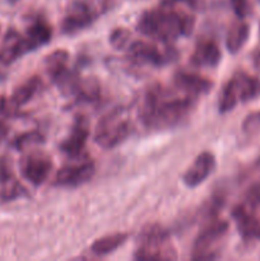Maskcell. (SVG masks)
Listing matches in <instances>:
<instances>
[{"label": "cell", "instance_id": "cell-1", "mask_svg": "<svg viewBox=\"0 0 260 261\" xmlns=\"http://www.w3.org/2000/svg\"><path fill=\"white\" fill-rule=\"evenodd\" d=\"M195 105L194 97L178 94L161 83H153L145 89L138 116L143 126L152 132L173 129L188 120Z\"/></svg>", "mask_w": 260, "mask_h": 261}, {"label": "cell", "instance_id": "cell-2", "mask_svg": "<svg viewBox=\"0 0 260 261\" xmlns=\"http://www.w3.org/2000/svg\"><path fill=\"white\" fill-rule=\"evenodd\" d=\"M193 10L195 9L184 3L162 0L157 8L145 10L140 15L137 31L143 36L168 45L177 38L191 35L195 24Z\"/></svg>", "mask_w": 260, "mask_h": 261}, {"label": "cell", "instance_id": "cell-3", "mask_svg": "<svg viewBox=\"0 0 260 261\" xmlns=\"http://www.w3.org/2000/svg\"><path fill=\"white\" fill-rule=\"evenodd\" d=\"M134 259L144 261L177 259V252L171 242L170 232L158 223H149L143 227L138 237Z\"/></svg>", "mask_w": 260, "mask_h": 261}, {"label": "cell", "instance_id": "cell-4", "mask_svg": "<svg viewBox=\"0 0 260 261\" xmlns=\"http://www.w3.org/2000/svg\"><path fill=\"white\" fill-rule=\"evenodd\" d=\"M133 124L126 117V109L116 107L101 117L94 132V143L103 149H114L133 133Z\"/></svg>", "mask_w": 260, "mask_h": 261}, {"label": "cell", "instance_id": "cell-5", "mask_svg": "<svg viewBox=\"0 0 260 261\" xmlns=\"http://www.w3.org/2000/svg\"><path fill=\"white\" fill-rule=\"evenodd\" d=\"M260 93V82L245 71H236L224 84L218 99V110L221 114L232 111L240 102L254 99Z\"/></svg>", "mask_w": 260, "mask_h": 261}, {"label": "cell", "instance_id": "cell-6", "mask_svg": "<svg viewBox=\"0 0 260 261\" xmlns=\"http://www.w3.org/2000/svg\"><path fill=\"white\" fill-rule=\"evenodd\" d=\"M101 14V7L92 0H75L69 5L61 20V33L66 36L76 35L93 24Z\"/></svg>", "mask_w": 260, "mask_h": 261}, {"label": "cell", "instance_id": "cell-7", "mask_svg": "<svg viewBox=\"0 0 260 261\" xmlns=\"http://www.w3.org/2000/svg\"><path fill=\"white\" fill-rule=\"evenodd\" d=\"M228 223L226 221L213 218L199 232L193 245L191 257L194 260H212L218 257V242L226 236Z\"/></svg>", "mask_w": 260, "mask_h": 261}, {"label": "cell", "instance_id": "cell-8", "mask_svg": "<svg viewBox=\"0 0 260 261\" xmlns=\"http://www.w3.org/2000/svg\"><path fill=\"white\" fill-rule=\"evenodd\" d=\"M127 55L134 63L160 68L176 59L177 53L173 48L161 50L154 43L147 41H133L127 46Z\"/></svg>", "mask_w": 260, "mask_h": 261}, {"label": "cell", "instance_id": "cell-9", "mask_svg": "<svg viewBox=\"0 0 260 261\" xmlns=\"http://www.w3.org/2000/svg\"><path fill=\"white\" fill-rule=\"evenodd\" d=\"M53 170V160L42 150H33L23 155L19 162L20 175L33 186H41Z\"/></svg>", "mask_w": 260, "mask_h": 261}, {"label": "cell", "instance_id": "cell-10", "mask_svg": "<svg viewBox=\"0 0 260 261\" xmlns=\"http://www.w3.org/2000/svg\"><path fill=\"white\" fill-rule=\"evenodd\" d=\"M96 172V166L92 161L86 160L75 165L61 167L54 178V185L59 188L74 189L91 181Z\"/></svg>", "mask_w": 260, "mask_h": 261}, {"label": "cell", "instance_id": "cell-11", "mask_svg": "<svg viewBox=\"0 0 260 261\" xmlns=\"http://www.w3.org/2000/svg\"><path fill=\"white\" fill-rule=\"evenodd\" d=\"M232 217L240 234L245 240H260V213L256 206L249 201L247 204H239L232 211Z\"/></svg>", "mask_w": 260, "mask_h": 261}, {"label": "cell", "instance_id": "cell-12", "mask_svg": "<svg viewBox=\"0 0 260 261\" xmlns=\"http://www.w3.org/2000/svg\"><path fill=\"white\" fill-rule=\"evenodd\" d=\"M89 138V124L86 117L78 116L71 126L68 137L59 144L61 152L69 158H81L86 143Z\"/></svg>", "mask_w": 260, "mask_h": 261}, {"label": "cell", "instance_id": "cell-13", "mask_svg": "<svg viewBox=\"0 0 260 261\" xmlns=\"http://www.w3.org/2000/svg\"><path fill=\"white\" fill-rule=\"evenodd\" d=\"M173 84L178 92L194 97V98L208 94L213 88V82L211 79L185 70L176 71L173 75Z\"/></svg>", "mask_w": 260, "mask_h": 261}, {"label": "cell", "instance_id": "cell-14", "mask_svg": "<svg viewBox=\"0 0 260 261\" xmlns=\"http://www.w3.org/2000/svg\"><path fill=\"white\" fill-rule=\"evenodd\" d=\"M214 168H216V157L213 153L201 152L183 175L184 185L189 189L198 188L211 176Z\"/></svg>", "mask_w": 260, "mask_h": 261}, {"label": "cell", "instance_id": "cell-15", "mask_svg": "<svg viewBox=\"0 0 260 261\" xmlns=\"http://www.w3.org/2000/svg\"><path fill=\"white\" fill-rule=\"evenodd\" d=\"M222 60V51L213 38L204 37L196 42L190 63L196 68H217Z\"/></svg>", "mask_w": 260, "mask_h": 261}, {"label": "cell", "instance_id": "cell-16", "mask_svg": "<svg viewBox=\"0 0 260 261\" xmlns=\"http://www.w3.org/2000/svg\"><path fill=\"white\" fill-rule=\"evenodd\" d=\"M28 53L31 51L24 35H20L18 31L13 30V28L5 33L2 47H0V63L9 65Z\"/></svg>", "mask_w": 260, "mask_h": 261}, {"label": "cell", "instance_id": "cell-17", "mask_svg": "<svg viewBox=\"0 0 260 261\" xmlns=\"http://www.w3.org/2000/svg\"><path fill=\"white\" fill-rule=\"evenodd\" d=\"M51 37H53V27L43 17H36L30 23L24 33V38L31 53L47 45L51 41Z\"/></svg>", "mask_w": 260, "mask_h": 261}, {"label": "cell", "instance_id": "cell-18", "mask_svg": "<svg viewBox=\"0 0 260 261\" xmlns=\"http://www.w3.org/2000/svg\"><path fill=\"white\" fill-rule=\"evenodd\" d=\"M78 103H94L101 99V84L96 76L79 78L71 92Z\"/></svg>", "mask_w": 260, "mask_h": 261}, {"label": "cell", "instance_id": "cell-19", "mask_svg": "<svg viewBox=\"0 0 260 261\" xmlns=\"http://www.w3.org/2000/svg\"><path fill=\"white\" fill-rule=\"evenodd\" d=\"M41 87H42V81H41L40 76L33 75L28 78L27 81L19 84L12 93V97L9 99L10 107L13 110H17L27 105L38 93Z\"/></svg>", "mask_w": 260, "mask_h": 261}, {"label": "cell", "instance_id": "cell-20", "mask_svg": "<svg viewBox=\"0 0 260 261\" xmlns=\"http://www.w3.org/2000/svg\"><path fill=\"white\" fill-rule=\"evenodd\" d=\"M129 239L126 232H116L96 240L91 246V252L96 256H106L125 244Z\"/></svg>", "mask_w": 260, "mask_h": 261}, {"label": "cell", "instance_id": "cell-21", "mask_svg": "<svg viewBox=\"0 0 260 261\" xmlns=\"http://www.w3.org/2000/svg\"><path fill=\"white\" fill-rule=\"evenodd\" d=\"M69 53L66 50H55L46 56L45 66L48 76L55 83L69 70Z\"/></svg>", "mask_w": 260, "mask_h": 261}, {"label": "cell", "instance_id": "cell-22", "mask_svg": "<svg viewBox=\"0 0 260 261\" xmlns=\"http://www.w3.org/2000/svg\"><path fill=\"white\" fill-rule=\"evenodd\" d=\"M250 27L245 22H236L229 27L226 36V47L229 54H237L249 40Z\"/></svg>", "mask_w": 260, "mask_h": 261}, {"label": "cell", "instance_id": "cell-23", "mask_svg": "<svg viewBox=\"0 0 260 261\" xmlns=\"http://www.w3.org/2000/svg\"><path fill=\"white\" fill-rule=\"evenodd\" d=\"M25 196H28L27 189L13 175L0 182V204L10 203Z\"/></svg>", "mask_w": 260, "mask_h": 261}, {"label": "cell", "instance_id": "cell-24", "mask_svg": "<svg viewBox=\"0 0 260 261\" xmlns=\"http://www.w3.org/2000/svg\"><path fill=\"white\" fill-rule=\"evenodd\" d=\"M43 143H45V137L37 130H32V132L23 133L15 137L12 142V147H14L17 150H24L25 148L43 144Z\"/></svg>", "mask_w": 260, "mask_h": 261}, {"label": "cell", "instance_id": "cell-25", "mask_svg": "<svg viewBox=\"0 0 260 261\" xmlns=\"http://www.w3.org/2000/svg\"><path fill=\"white\" fill-rule=\"evenodd\" d=\"M130 37H132V35L126 28L119 27L112 31L111 35H110V43H111L112 47L117 48V50H124L129 46Z\"/></svg>", "mask_w": 260, "mask_h": 261}, {"label": "cell", "instance_id": "cell-26", "mask_svg": "<svg viewBox=\"0 0 260 261\" xmlns=\"http://www.w3.org/2000/svg\"><path fill=\"white\" fill-rule=\"evenodd\" d=\"M229 2H231L235 14L240 19H244L251 13V4H250L249 0H229Z\"/></svg>", "mask_w": 260, "mask_h": 261}, {"label": "cell", "instance_id": "cell-27", "mask_svg": "<svg viewBox=\"0 0 260 261\" xmlns=\"http://www.w3.org/2000/svg\"><path fill=\"white\" fill-rule=\"evenodd\" d=\"M247 201L260 206V184H255L247 191Z\"/></svg>", "mask_w": 260, "mask_h": 261}, {"label": "cell", "instance_id": "cell-28", "mask_svg": "<svg viewBox=\"0 0 260 261\" xmlns=\"http://www.w3.org/2000/svg\"><path fill=\"white\" fill-rule=\"evenodd\" d=\"M260 124V114H251L246 117L244 122V130L245 132H252Z\"/></svg>", "mask_w": 260, "mask_h": 261}, {"label": "cell", "instance_id": "cell-29", "mask_svg": "<svg viewBox=\"0 0 260 261\" xmlns=\"http://www.w3.org/2000/svg\"><path fill=\"white\" fill-rule=\"evenodd\" d=\"M12 171H10V166L5 158H0V182L12 176Z\"/></svg>", "mask_w": 260, "mask_h": 261}, {"label": "cell", "instance_id": "cell-30", "mask_svg": "<svg viewBox=\"0 0 260 261\" xmlns=\"http://www.w3.org/2000/svg\"><path fill=\"white\" fill-rule=\"evenodd\" d=\"M8 134H9V126H8L4 120L0 119V143L7 139Z\"/></svg>", "mask_w": 260, "mask_h": 261}, {"label": "cell", "instance_id": "cell-31", "mask_svg": "<svg viewBox=\"0 0 260 261\" xmlns=\"http://www.w3.org/2000/svg\"><path fill=\"white\" fill-rule=\"evenodd\" d=\"M254 65H255V68H256L257 70L260 71V51L256 54V55H255V58H254Z\"/></svg>", "mask_w": 260, "mask_h": 261}, {"label": "cell", "instance_id": "cell-32", "mask_svg": "<svg viewBox=\"0 0 260 261\" xmlns=\"http://www.w3.org/2000/svg\"><path fill=\"white\" fill-rule=\"evenodd\" d=\"M8 2H9V3H10V4H14V3L19 2V0H8Z\"/></svg>", "mask_w": 260, "mask_h": 261}, {"label": "cell", "instance_id": "cell-33", "mask_svg": "<svg viewBox=\"0 0 260 261\" xmlns=\"http://www.w3.org/2000/svg\"><path fill=\"white\" fill-rule=\"evenodd\" d=\"M257 165H259V167H260V158H259V161H257Z\"/></svg>", "mask_w": 260, "mask_h": 261}]
</instances>
